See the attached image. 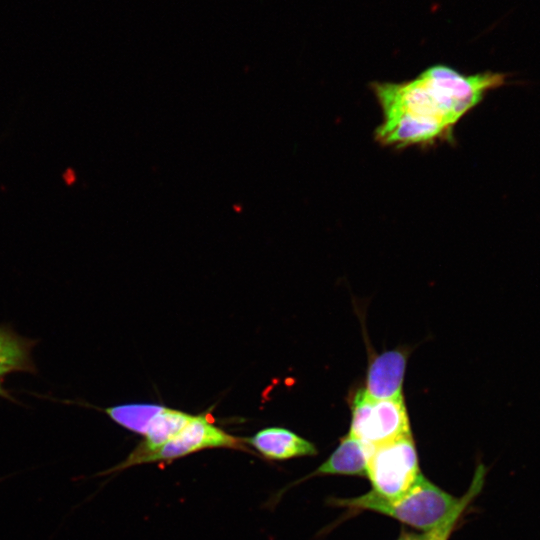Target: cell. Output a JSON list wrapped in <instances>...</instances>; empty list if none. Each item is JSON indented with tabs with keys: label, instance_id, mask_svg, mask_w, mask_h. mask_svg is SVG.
<instances>
[{
	"label": "cell",
	"instance_id": "5",
	"mask_svg": "<svg viewBox=\"0 0 540 540\" xmlns=\"http://www.w3.org/2000/svg\"><path fill=\"white\" fill-rule=\"evenodd\" d=\"M208 448H228L251 453L243 438L236 437L209 421L206 414L194 415L174 438L144 456L136 465L171 462Z\"/></svg>",
	"mask_w": 540,
	"mask_h": 540
},
{
	"label": "cell",
	"instance_id": "8",
	"mask_svg": "<svg viewBox=\"0 0 540 540\" xmlns=\"http://www.w3.org/2000/svg\"><path fill=\"white\" fill-rule=\"evenodd\" d=\"M246 445L253 447L268 460H286L317 454L313 443L282 427H268L249 438Z\"/></svg>",
	"mask_w": 540,
	"mask_h": 540
},
{
	"label": "cell",
	"instance_id": "7",
	"mask_svg": "<svg viewBox=\"0 0 540 540\" xmlns=\"http://www.w3.org/2000/svg\"><path fill=\"white\" fill-rule=\"evenodd\" d=\"M193 416L180 410L164 407L153 419L144 434L143 440L130 455L120 464L100 474L107 475L135 466L138 460L159 449L166 442L178 435L191 421Z\"/></svg>",
	"mask_w": 540,
	"mask_h": 540
},
{
	"label": "cell",
	"instance_id": "11",
	"mask_svg": "<svg viewBox=\"0 0 540 540\" xmlns=\"http://www.w3.org/2000/svg\"><path fill=\"white\" fill-rule=\"evenodd\" d=\"M487 468L479 463L473 475L472 482L466 493L458 498L456 505L446 517L434 528L426 531L428 540H448L456 524L471 502L483 489Z\"/></svg>",
	"mask_w": 540,
	"mask_h": 540
},
{
	"label": "cell",
	"instance_id": "1",
	"mask_svg": "<svg viewBox=\"0 0 540 540\" xmlns=\"http://www.w3.org/2000/svg\"><path fill=\"white\" fill-rule=\"evenodd\" d=\"M509 74L485 71L465 75L435 65L405 82H374L371 89L382 111L375 139L383 146L426 147L453 140L456 124Z\"/></svg>",
	"mask_w": 540,
	"mask_h": 540
},
{
	"label": "cell",
	"instance_id": "14",
	"mask_svg": "<svg viewBox=\"0 0 540 540\" xmlns=\"http://www.w3.org/2000/svg\"><path fill=\"white\" fill-rule=\"evenodd\" d=\"M0 397L7 399L9 401H12L14 403H17V399L14 398V396L10 393L9 390H7L3 385V378L0 377Z\"/></svg>",
	"mask_w": 540,
	"mask_h": 540
},
{
	"label": "cell",
	"instance_id": "13",
	"mask_svg": "<svg viewBox=\"0 0 540 540\" xmlns=\"http://www.w3.org/2000/svg\"><path fill=\"white\" fill-rule=\"evenodd\" d=\"M397 540H428L427 533L416 534L403 531Z\"/></svg>",
	"mask_w": 540,
	"mask_h": 540
},
{
	"label": "cell",
	"instance_id": "4",
	"mask_svg": "<svg viewBox=\"0 0 540 540\" xmlns=\"http://www.w3.org/2000/svg\"><path fill=\"white\" fill-rule=\"evenodd\" d=\"M366 476L373 491L385 498L399 497L413 488L422 474L412 435L374 447Z\"/></svg>",
	"mask_w": 540,
	"mask_h": 540
},
{
	"label": "cell",
	"instance_id": "12",
	"mask_svg": "<svg viewBox=\"0 0 540 540\" xmlns=\"http://www.w3.org/2000/svg\"><path fill=\"white\" fill-rule=\"evenodd\" d=\"M164 407L152 403H130L108 407L104 412L123 428L144 435Z\"/></svg>",
	"mask_w": 540,
	"mask_h": 540
},
{
	"label": "cell",
	"instance_id": "6",
	"mask_svg": "<svg viewBox=\"0 0 540 540\" xmlns=\"http://www.w3.org/2000/svg\"><path fill=\"white\" fill-rule=\"evenodd\" d=\"M406 363L407 353L399 349L374 357L368 367L364 388L368 397L375 400L402 398Z\"/></svg>",
	"mask_w": 540,
	"mask_h": 540
},
{
	"label": "cell",
	"instance_id": "10",
	"mask_svg": "<svg viewBox=\"0 0 540 540\" xmlns=\"http://www.w3.org/2000/svg\"><path fill=\"white\" fill-rule=\"evenodd\" d=\"M373 448L348 434L311 475H366L367 461Z\"/></svg>",
	"mask_w": 540,
	"mask_h": 540
},
{
	"label": "cell",
	"instance_id": "9",
	"mask_svg": "<svg viewBox=\"0 0 540 540\" xmlns=\"http://www.w3.org/2000/svg\"><path fill=\"white\" fill-rule=\"evenodd\" d=\"M38 342L18 334L9 324H0V377L17 372L36 374L32 352Z\"/></svg>",
	"mask_w": 540,
	"mask_h": 540
},
{
	"label": "cell",
	"instance_id": "3",
	"mask_svg": "<svg viewBox=\"0 0 540 540\" xmlns=\"http://www.w3.org/2000/svg\"><path fill=\"white\" fill-rule=\"evenodd\" d=\"M351 411L349 435L366 445L376 447L411 435L403 397L375 400L360 388L353 396Z\"/></svg>",
	"mask_w": 540,
	"mask_h": 540
},
{
	"label": "cell",
	"instance_id": "2",
	"mask_svg": "<svg viewBox=\"0 0 540 540\" xmlns=\"http://www.w3.org/2000/svg\"><path fill=\"white\" fill-rule=\"evenodd\" d=\"M458 498L446 493L423 475L405 494L385 498L373 490L349 499H333V505L375 511L421 530L436 527L456 505Z\"/></svg>",
	"mask_w": 540,
	"mask_h": 540
}]
</instances>
